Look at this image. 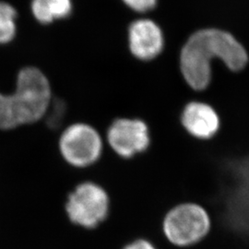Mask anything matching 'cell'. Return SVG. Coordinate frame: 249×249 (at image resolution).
<instances>
[{"label": "cell", "mask_w": 249, "mask_h": 249, "mask_svg": "<svg viewBox=\"0 0 249 249\" xmlns=\"http://www.w3.org/2000/svg\"><path fill=\"white\" fill-rule=\"evenodd\" d=\"M67 110V105L63 100L53 99L45 116L47 125L51 129L59 128L65 120Z\"/></svg>", "instance_id": "cell-12"}, {"label": "cell", "mask_w": 249, "mask_h": 249, "mask_svg": "<svg viewBox=\"0 0 249 249\" xmlns=\"http://www.w3.org/2000/svg\"><path fill=\"white\" fill-rule=\"evenodd\" d=\"M65 212L74 225L91 230L104 223L110 213V197L106 188L93 181H84L69 194Z\"/></svg>", "instance_id": "cell-4"}, {"label": "cell", "mask_w": 249, "mask_h": 249, "mask_svg": "<svg viewBox=\"0 0 249 249\" xmlns=\"http://www.w3.org/2000/svg\"><path fill=\"white\" fill-rule=\"evenodd\" d=\"M158 0H123L124 4L134 11L147 12L154 9Z\"/></svg>", "instance_id": "cell-13"}, {"label": "cell", "mask_w": 249, "mask_h": 249, "mask_svg": "<svg viewBox=\"0 0 249 249\" xmlns=\"http://www.w3.org/2000/svg\"><path fill=\"white\" fill-rule=\"evenodd\" d=\"M222 60L232 71L243 70L249 55L230 34L204 29L189 37L180 53V71L187 85L195 90L207 89L212 80V62Z\"/></svg>", "instance_id": "cell-1"}, {"label": "cell", "mask_w": 249, "mask_h": 249, "mask_svg": "<svg viewBox=\"0 0 249 249\" xmlns=\"http://www.w3.org/2000/svg\"><path fill=\"white\" fill-rule=\"evenodd\" d=\"M180 121L187 133L198 140L214 137L220 127V118L213 107L202 102H190L181 112Z\"/></svg>", "instance_id": "cell-9"}, {"label": "cell", "mask_w": 249, "mask_h": 249, "mask_svg": "<svg viewBox=\"0 0 249 249\" xmlns=\"http://www.w3.org/2000/svg\"><path fill=\"white\" fill-rule=\"evenodd\" d=\"M224 190L225 216L231 226L249 233V156L227 165Z\"/></svg>", "instance_id": "cell-6"}, {"label": "cell", "mask_w": 249, "mask_h": 249, "mask_svg": "<svg viewBox=\"0 0 249 249\" xmlns=\"http://www.w3.org/2000/svg\"><path fill=\"white\" fill-rule=\"evenodd\" d=\"M122 249H158L151 241L138 238L126 244Z\"/></svg>", "instance_id": "cell-14"}, {"label": "cell", "mask_w": 249, "mask_h": 249, "mask_svg": "<svg viewBox=\"0 0 249 249\" xmlns=\"http://www.w3.org/2000/svg\"><path fill=\"white\" fill-rule=\"evenodd\" d=\"M32 11L35 18L43 24L67 18L72 11L71 0H33Z\"/></svg>", "instance_id": "cell-10"}, {"label": "cell", "mask_w": 249, "mask_h": 249, "mask_svg": "<svg viewBox=\"0 0 249 249\" xmlns=\"http://www.w3.org/2000/svg\"><path fill=\"white\" fill-rule=\"evenodd\" d=\"M211 218L204 208L191 202L173 207L163 217L164 237L177 248H189L203 240L211 230Z\"/></svg>", "instance_id": "cell-3"}, {"label": "cell", "mask_w": 249, "mask_h": 249, "mask_svg": "<svg viewBox=\"0 0 249 249\" xmlns=\"http://www.w3.org/2000/svg\"><path fill=\"white\" fill-rule=\"evenodd\" d=\"M128 46L131 53L142 61H151L164 48V36L160 26L149 18H141L129 26Z\"/></svg>", "instance_id": "cell-8"}, {"label": "cell", "mask_w": 249, "mask_h": 249, "mask_svg": "<svg viewBox=\"0 0 249 249\" xmlns=\"http://www.w3.org/2000/svg\"><path fill=\"white\" fill-rule=\"evenodd\" d=\"M107 142L116 155L131 159L150 148L151 130L141 118L119 117L108 126Z\"/></svg>", "instance_id": "cell-7"}, {"label": "cell", "mask_w": 249, "mask_h": 249, "mask_svg": "<svg viewBox=\"0 0 249 249\" xmlns=\"http://www.w3.org/2000/svg\"><path fill=\"white\" fill-rule=\"evenodd\" d=\"M58 150L63 160L75 168H87L98 161L104 151V140L91 124L76 122L62 130Z\"/></svg>", "instance_id": "cell-5"}, {"label": "cell", "mask_w": 249, "mask_h": 249, "mask_svg": "<svg viewBox=\"0 0 249 249\" xmlns=\"http://www.w3.org/2000/svg\"><path fill=\"white\" fill-rule=\"evenodd\" d=\"M17 12L11 5L0 2V45L11 42L16 36Z\"/></svg>", "instance_id": "cell-11"}, {"label": "cell", "mask_w": 249, "mask_h": 249, "mask_svg": "<svg viewBox=\"0 0 249 249\" xmlns=\"http://www.w3.org/2000/svg\"><path fill=\"white\" fill-rule=\"evenodd\" d=\"M53 99L50 81L44 72L35 67L22 69L15 91L9 95L0 93V129H13L42 120Z\"/></svg>", "instance_id": "cell-2"}]
</instances>
